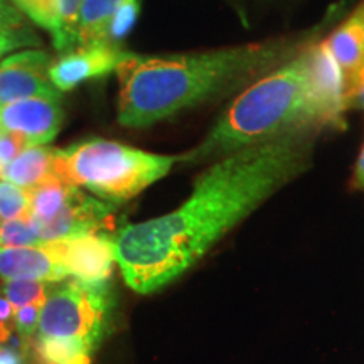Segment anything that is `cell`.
<instances>
[{"mask_svg":"<svg viewBox=\"0 0 364 364\" xmlns=\"http://www.w3.org/2000/svg\"><path fill=\"white\" fill-rule=\"evenodd\" d=\"M75 186L63 182L61 179H51L31 191V213L33 223H46L65 208Z\"/></svg>","mask_w":364,"mask_h":364,"instance_id":"2e32d148","label":"cell"},{"mask_svg":"<svg viewBox=\"0 0 364 364\" xmlns=\"http://www.w3.org/2000/svg\"><path fill=\"white\" fill-rule=\"evenodd\" d=\"M113 292L110 282H85L75 277L49 285L41 307L36 338L81 341L97 351L112 321Z\"/></svg>","mask_w":364,"mask_h":364,"instance_id":"5b68a950","label":"cell"},{"mask_svg":"<svg viewBox=\"0 0 364 364\" xmlns=\"http://www.w3.org/2000/svg\"><path fill=\"white\" fill-rule=\"evenodd\" d=\"M2 134H4V130H2V129H0V136H2Z\"/></svg>","mask_w":364,"mask_h":364,"instance_id":"f546056e","label":"cell"},{"mask_svg":"<svg viewBox=\"0 0 364 364\" xmlns=\"http://www.w3.org/2000/svg\"><path fill=\"white\" fill-rule=\"evenodd\" d=\"M44 247L68 277L85 282L108 280L117 262L115 238L102 233L48 241Z\"/></svg>","mask_w":364,"mask_h":364,"instance_id":"8992f818","label":"cell"},{"mask_svg":"<svg viewBox=\"0 0 364 364\" xmlns=\"http://www.w3.org/2000/svg\"><path fill=\"white\" fill-rule=\"evenodd\" d=\"M177 162L179 156L145 152L115 140L90 139L56 149L54 174L98 199L120 204L166 177Z\"/></svg>","mask_w":364,"mask_h":364,"instance_id":"277c9868","label":"cell"},{"mask_svg":"<svg viewBox=\"0 0 364 364\" xmlns=\"http://www.w3.org/2000/svg\"><path fill=\"white\" fill-rule=\"evenodd\" d=\"M0 292L17 311V309L31 306V304L43 306L48 297L49 285L39 280H9L0 287Z\"/></svg>","mask_w":364,"mask_h":364,"instance_id":"d6986e66","label":"cell"},{"mask_svg":"<svg viewBox=\"0 0 364 364\" xmlns=\"http://www.w3.org/2000/svg\"><path fill=\"white\" fill-rule=\"evenodd\" d=\"M26 147H29V144L22 136L4 132L0 136V172L6 169Z\"/></svg>","mask_w":364,"mask_h":364,"instance_id":"484cf974","label":"cell"},{"mask_svg":"<svg viewBox=\"0 0 364 364\" xmlns=\"http://www.w3.org/2000/svg\"><path fill=\"white\" fill-rule=\"evenodd\" d=\"M324 24L297 38L248 43L201 53L147 56L129 53L117 70V120L147 129L213 100L245 90L317 39Z\"/></svg>","mask_w":364,"mask_h":364,"instance_id":"7a4b0ae2","label":"cell"},{"mask_svg":"<svg viewBox=\"0 0 364 364\" xmlns=\"http://www.w3.org/2000/svg\"><path fill=\"white\" fill-rule=\"evenodd\" d=\"M353 188L361 191L364 194V145L359 152L356 166H354V172H353Z\"/></svg>","mask_w":364,"mask_h":364,"instance_id":"f1b7e54d","label":"cell"},{"mask_svg":"<svg viewBox=\"0 0 364 364\" xmlns=\"http://www.w3.org/2000/svg\"><path fill=\"white\" fill-rule=\"evenodd\" d=\"M41 307L38 304H31V306L21 307L16 311V317H14V327H16L17 334L21 339L31 343L36 338L39 329V317H41Z\"/></svg>","mask_w":364,"mask_h":364,"instance_id":"cb8c5ba5","label":"cell"},{"mask_svg":"<svg viewBox=\"0 0 364 364\" xmlns=\"http://www.w3.org/2000/svg\"><path fill=\"white\" fill-rule=\"evenodd\" d=\"M65 120L61 95L17 100L0 107V129L19 135L29 145H48Z\"/></svg>","mask_w":364,"mask_h":364,"instance_id":"ba28073f","label":"cell"},{"mask_svg":"<svg viewBox=\"0 0 364 364\" xmlns=\"http://www.w3.org/2000/svg\"><path fill=\"white\" fill-rule=\"evenodd\" d=\"M140 9H142V0H122L110 27L112 44L120 46L122 41L132 33L140 16Z\"/></svg>","mask_w":364,"mask_h":364,"instance_id":"7402d4cb","label":"cell"},{"mask_svg":"<svg viewBox=\"0 0 364 364\" xmlns=\"http://www.w3.org/2000/svg\"><path fill=\"white\" fill-rule=\"evenodd\" d=\"M14 317H16V309L0 292V343L11 338L12 329H16L14 327Z\"/></svg>","mask_w":364,"mask_h":364,"instance_id":"83f0119b","label":"cell"},{"mask_svg":"<svg viewBox=\"0 0 364 364\" xmlns=\"http://www.w3.org/2000/svg\"><path fill=\"white\" fill-rule=\"evenodd\" d=\"M127 56L129 51H124L120 46L110 43L78 46L73 51L54 59L49 70V78L54 88L66 93L86 81L117 73L118 66Z\"/></svg>","mask_w":364,"mask_h":364,"instance_id":"9c48e42d","label":"cell"},{"mask_svg":"<svg viewBox=\"0 0 364 364\" xmlns=\"http://www.w3.org/2000/svg\"><path fill=\"white\" fill-rule=\"evenodd\" d=\"M0 245L2 247H41L43 240L31 218H19L0 225Z\"/></svg>","mask_w":364,"mask_h":364,"instance_id":"44dd1931","label":"cell"},{"mask_svg":"<svg viewBox=\"0 0 364 364\" xmlns=\"http://www.w3.org/2000/svg\"><path fill=\"white\" fill-rule=\"evenodd\" d=\"M83 0H59V31L53 46L65 54L78 48V21Z\"/></svg>","mask_w":364,"mask_h":364,"instance_id":"e0dca14e","label":"cell"},{"mask_svg":"<svg viewBox=\"0 0 364 364\" xmlns=\"http://www.w3.org/2000/svg\"><path fill=\"white\" fill-rule=\"evenodd\" d=\"M324 41L348 80L364 63V0Z\"/></svg>","mask_w":364,"mask_h":364,"instance_id":"7c38bea8","label":"cell"},{"mask_svg":"<svg viewBox=\"0 0 364 364\" xmlns=\"http://www.w3.org/2000/svg\"><path fill=\"white\" fill-rule=\"evenodd\" d=\"M344 105L346 110L364 112V63L346 80Z\"/></svg>","mask_w":364,"mask_h":364,"instance_id":"d4e9b609","label":"cell"},{"mask_svg":"<svg viewBox=\"0 0 364 364\" xmlns=\"http://www.w3.org/2000/svg\"><path fill=\"white\" fill-rule=\"evenodd\" d=\"M314 41L285 65L241 90L201 142L179 156L181 162L189 166L215 162L248 145L297 129L344 127V118L327 107L314 80Z\"/></svg>","mask_w":364,"mask_h":364,"instance_id":"3957f363","label":"cell"},{"mask_svg":"<svg viewBox=\"0 0 364 364\" xmlns=\"http://www.w3.org/2000/svg\"><path fill=\"white\" fill-rule=\"evenodd\" d=\"M322 129H297L218 159L174 211L127 225L115 236L117 263L139 294L169 285L218 241L312 166Z\"/></svg>","mask_w":364,"mask_h":364,"instance_id":"6da1fadb","label":"cell"},{"mask_svg":"<svg viewBox=\"0 0 364 364\" xmlns=\"http://www.w3.org/2000/svg\"><path fill=\"white\" fill-rule=\"evenodd\" d=\"M0 27L14 31L33 29L29 24V19H27L24 14L14 6L12 2H7V0H0Z\"/></svg>","mask_w":364,"mask_h":364,"instance_id":"4316f807","label":"cell"},{"mask_svg":"<svg viewBox=\"0 0 364 364\" xmlns=\"http://www.w3.org/2000/svg\"><path fill=\"white\" fill-rule=\"evenodd\" d=\"M0 353H2V348H0Z\"/></svg>","mask_w":364,"mask_h":364,"instance_id":"4dcf8cb0","label":"cell"},{"mask_svg":"<svg viewBox=\"0 0 364 364\" xmlns=\"http://www.w3.org/2000/svg\"><path fill=\"white\" fill-rule=\"evenodd\" d=\"M113 211L115 204L91 198L75 186L65 208L53 220L34 223V226L44 245L48 241L71 238V236L100 233Z\"/></svg>","mask_w":364,"mask_h":364,"instance_id":"30bf717a","label":"cell"},{"mask_svg":"<svg viewBox=\"0 0 364 364\" xmlns=\"http://www.w3.org/2000/svg\"><path fill=\"white\" fill-rule=\"evenodd\" d=\"M54 157L56 149L48 145H29L0 172V179L33 191L44 182L56 179Z\"/></svg>","mask_w":364,"mask_h":364,"instance_id":"4fadbf2b","label":"cell"},{"mask_svg":"<svg viewBox=\"0 0 364 364\" xmlns=\"http://www.w3.org/2000/svg\"><path fill=\"white\" fill-rule=\"evenodd\" d=\"M31 22L48 31L56 39L59 31V0H9Z\"/></svg>","mask_w":364,"mask_h":364,"instance_id":"ac0fdd59","label":"cell"},{"mask_svg":"<svg viewBox=\"0 0 364 364\" xmlns=\"http://www.w3.org/2000/svg\"><path fill=\"white\" fill-rule=\"evenodd\" d=\"M120 2L122 0H83L78 21V46L110 43V27Z\"/></svg>","mask_w":364,"mask_h":364,"instance_id":"5bb4252c","label":"cell"},{"mask_svg":"<svg viewBox=\"0 0 364 364\" xmlns=\"http://www.w3.org/2000/svg\"><path fill=\"white\" fill-rule=\"evenodd\" d=\"M54 59L43 49H24L0 61V107L33 97H58L49 78Z\"/></svg>","mask_w":364,"mask_h":364,"instance_id":"52a82bcc","label":"cell"},{"mask_svg":"<svg viewBox=\"0 0 364 364\" xmlns=\"http://www.w3.org/2000/svg\"><path fill=\"white\" fill-rule=\"evenodd\" d=\"M70 279L53 255L41 247H2L0 245V280H39L46 284Z\"/></svg>","mask_w":364,"mask_h":364,"instance_id":"8fae6325","label":"cell"},{"mask_svg":"<svg viewBox=\"0 0 364 364\" xmlns=\"http://www.w3.org/2000/svg\"><path fill=\"white\" fill-rule=\"evenodd\" d=\"M41 39L34 29L14 31L0 27V59L7 58L9 53L19 51V49L39 48Z\"/></svg>","mask_w":364,"mask_h":364,"instance_id":"603a6c76","label":"cell"},{"mask_svg":"<svg viewBox=\"0 0 364 364\" xmlns=\"http://www.w3.org/2000/svg\"><path fill=\"white\" fill-rule=\"evenodd\" d=\"M33 364H91L97 351L81 341L63 338H34Z\"/></svg>","mask_w":364,"mask_h":364,"instance_id":"9a60e30c","label":"cell"},{"mask_svg":"<svg viewBox=\"0 0 364 364\" xmlns=\"http://www.w3.org/2000/svg\"><path fill=\"white\" fill-rule=\"evenodd\" d=\"M31 213V191L0 179V225L27 218Z\"/></svg>","mask_w":364,"mask_h":364,"instance_id":"ffe728a7","label":"cell"}]
</instances>
